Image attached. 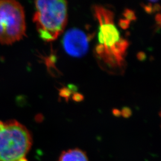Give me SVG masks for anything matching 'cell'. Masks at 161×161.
I'll use <instances>...</instances> for the list:
<instances>
[{
    "label": "cell",
    "mask_w": 161,
    "mask_h": 161,
    "mask_svg": "<svg viewBox=\"0 0 161 161\" xmlns=\"http://www.w3.org/2000/svg\"><path fill=\"white\" fill-rule=\"evenodd\" d=\"M91 36H87L85 33L77 28L67 31L63 39L62 44L67 54L75 58H81L87 53L89 48V41Z\"/></svg>",
    "instance_id": "cell-5"
},
{
    "label": "cell",
    "mask_w": 161,
    "mask_h": 161,
    "mask_svg": "<svg viewBox=\"0 0 161 161\" xmlns=\"http://www.w3.org/2000/svg\"><path fill=\"white\" fill-rule=\"evenodd\" d=\"M143 8L145 12L147 13V14H151L152 13H154L152 3H149L147 5H144Z\"/></svg>",
    "instance_id": "cell-12"
},
{
    "label": "cell",
    "mask_w": 161,
    "mask_h": 161,
    "mask_svg": "<svg viewBox=\"0 0 161 161\" xmlns=\"http://www.w3.org/2000/svg\"><path fill=\"white\" fill-rule=\"evenodd\" d=\"M153 12L155 13L157 12H158L161 9V6L159 4H155L153 6Z\"/></svg>",
    "instance_id": "cell-16"
},
{
    "label": "cell",
    "mask_w": 161,
    "mask_h": 161,
    "mask_svg": "<svg viewBox=\"0 0 161 161\" xmlns=\"http://www.w3.org/2000/svg\"><path fill=\"white\" fill-rule=\"evenodd\" d=\"M32 144V135L16 120H0V161H19Z\"/></svg>",
    "instance_id": "cell-3"
},
{
    "label": "cell",
    "mask_w": 161,
    "mask_h": 161,
    "mask_svg": "<svg viewBox=\"0 0 161 161\" xmlns=\"http://www.w3.org/2000/svg\"><path fill=\"white\" fill-rule=\"evenodd\" d=\"M155 20L157 21V24H158L159 27L161 25V14L160 13L157 14L156 16H155Z\"/></svg>",
    "instance_id": "cell-17"
},
{
    "label": "cell",
    "mask_w": 161,
    "mask_h": 161,
    "mask_svg": "<svg viewBox=\"0 0 161 161\" xmlns=\"http://www.w3.org/2000/svg\"><path fill=\"white\" fill-rule=\"evenodd\" d=\"M72 94V92L66 87H64L63 88L59 90V95L61 97H64L66 101L69 100V99L70 97L71 94Z\"/></svg>",
    "instance_id": "cell-8"
},
{
    "label": "cell",
    "mask_w": 161,
    "mask_h": 161,
    "mask_svg": "<svg viewBox=\"0 0 161 161\" xmlns=\"http://www.w3.org/2000/svg\"><path fill=\"white\" fill-rule=\"evenodd\" d=\"M137 58L139 61L142 62L147 59V55L144 52L141 51L137 54Z\"/></svg>",
    "instance_id": "cell-13"
},
{
    "label": "cell",
    "mask_w": 161,
    "mask_h": 161,
    "mask_svg": "<svg viewBox=\"0 0 161 161\" xmlns=\"http://www.w3.org/2000/svg\"><path fill=\"white\" fill-rule=\"evenodd\" d=\"M58 161H89V160L85 151L79 148H75L63 151Z\"/></svg>",
    "instance_id": "cell-6"
},
{
    "label": "cell",
    "mask_w": 161,
    "mask_h": 161,
    "mask_svg": "<svg viewBox=\"0 0 161 161\" xmlns=\"http://www.w3.org/2000/svg\"><path fill=\"white\" fill-rule=\"evenodd\" d=\"M24 9L18 2L0 0V43L11 44L26 34Z\"/></svg>",
    "instance_id": "cell-4"
},
{
    "label": "cell",
    "mask_w": 161,
    "mask_h": 161,
    "mask_svg": "<svg viewBox=\"0 0 161 161\" xmlns=\"http://www.w3.org/2000/svg\"><path fill=\"white\" fill-rule=\"evenodd\" d=\"M123 15L126 18V19L128 20L129 21L136 20L137 19V17H136L134 11H132L131 9H129V8H126L124 10Z\"/></svg>",
    "instance_id": "cell-7"
},
{
    "label": "cell",
    "mask_w": 161,
    "mask_h": 161,
    "mask_svg": "<svg viewBox=\"0 0 161 161\" xmlns=\"http://www.w3.org/2000/svg\"><path fill=\"white\" fill-rule=\"evenodd\" d=\"M67 88L69 89L72 92V93H76L78 91V87L74 84H69L67 86Z\"/></svg>",
    "instance_id": "cell-14"
},
{
    "label": "cell",
    "mask_w": 161,
    "mask_h": 161,
    "mask_svg": "<svg viewBox=\"0 0 161 161\" xmlns=\"http://www.w3.org/2000/svg\"><path fill=\"white\" fill-rule=\"evenodd\" d=\"M93 9L99 23L97 45L103 49L100 59L111 69H122L124 66V56L129 43L120 37L119 31L114 25V14L111 11L98 5H95Z\"/></svg>",
    "instance_id": "cell-1"
},
{
    "label": "cell",
    "mask_w": 161,
    "mask_h": 161,
    "mask_svg": "<svg viewBox=\"0 0 161 161\" xmlns=\"http://www.w3.org/2000/svg\"><path fill=\"white\" fill-rule=\"evenodd\" d=\"M112 113L116 117H119L121 115V112L119 109L114 108L112 110Z\"/></svg>",
    "instance_id": "cell-15"
},
{
    "label": "cell",
    "mask_w": 161,
    "mask_h": 161,
    "mask_svg": "<svg viewBox=\"0 0 161 161\" xmlns=\"http://www.w3.org/2000/svg\"><path fill=\"white\" fill-rule=\"evenodd\" d=\"M19 161H28L27 160V159H26L25 158H22V159H21V160H20Z\"/></svg>",
    "instance_id": "cell-18"
},
{
    "label": "cell",
    "mask_w": 161,
    "mask_h": 161,
    "mask_svg": "<svg viewBox=\"0 0 161 161\" xmlns=\"http://www.w3.org/2000/svg\"><path fill=\"white\" fill-rule=\"evenodd\" d=\"M72 99L75 102H81L84 100V96L79 93H75L72 96Z\"/></svg>",
    "instance_id": "cell-11"
},
{
    "label": "cell",
    "mask_w": 161,
    "mask_h": 161,
    "mask_svg": "<svg viewBox=\"0 0 161 161\" xmlns=\"http://www.w3.org/2000/svg\"><path fill=\"white\" fill-rule=\"evenodd\" d=\"M130 21L126 19H120L119 20V25L122 29L126 30L129 27Z\"/></svg>",
    "instance_id": "cell-9"
},
{
    "label": "cell",
    "mask_w": 161,
    "mask_h": 161,
    "mask_svg": "<svg viewBox=\"0 0 161 161\" xmlns=\"http://www.w3.org/2000/svg\"><path fill=\"white\" fill-rule=\"evenodd\" d=\"M33 20L42 39L50 42L64 31L67 20V2L62 0H40L35 2Z\"/></svg>",
    "instance_id": "cell-2"
},
{
    "label": "cell",
    "mask_w": 161,
    "mask_h": 161,
    "mask_svg": "<svg viewBox=\"0 0 161 161\" xmlns=\"http://www.w3.org/2000/svg\"><path fill=\"white\" fill-rule=\"evenodd\" d=\"M121 112V115L124 118H129L132 115V111L130 108L128 107H124L122 108Z\"/></svg>",
    "instance_id": "cell-10"
}]
</instances>
